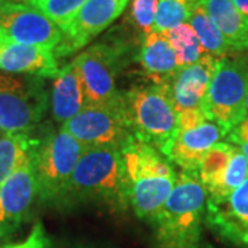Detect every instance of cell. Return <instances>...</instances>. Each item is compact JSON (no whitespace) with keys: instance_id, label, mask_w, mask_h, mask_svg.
Wrapping results in <instances>:
<instances>
[{"instance_id":"cell-1","label":"cell","mask_w":248,"mask_h":248,"mask_svg":"<svg viewBox=\"0 0 248 248\" xmlns=\"http://www.w3.org/2000/svg\"><path fill=\"white\" fill-rule=\"evenodd\" d=\"M207 192L199 171L179 170L175 186L152 221L155 248H197L205 221Z\"/></svg>"},{"instance_id":"cell-2","label":"cell","mask_w":248,"mask_h":248,"mask_svg":"<svg viewBox=\"0 0 248 248\" xmlns=\"http://www.w3.org/2000/svg\"><path fill=\"white\" fill-rule=\"evenodd\" d=\"M122 152L128 181L130 208L140 219L152 223L171 195L178 172L164 155L134 137Z\"/></svg>"},{"instance_id":"cell-3","label":"cell","mask_w":248,"mask_h":248,"mask_svg":"<svg viewBox=\"0 0 248 248\" xmlns=\"http://www.w3.org/2000/svg\"><path fill=\"white\" fill-rule=\"evenodd\" d=\"M66 202H95L116 213L127 211L130 197L122 148L102 146L83 152L72 175Z\"/></svg>"},{"instance_id":"cell-4","label":"cell","mask_w":248,"mask_h":248,"mask_svg":"<svg viewBox=\"0 0 248 248\" xmlns=\"http://www.w3.org/2000/svg\"><path fill=\"white\" fill-rule=\"evenodd\" d=\"M123 110L134 138L169 159L179 125L167 86L152 83L123 91Z\"/></svg>"},{"instance_id":"cell-5","label":"cell","mask_w":248,"mask_h":248,"mask_svg":"<svg viewBox=\"0 0 248 248\" xmlns=\"http://www.w3.org/2000/svg\"><path fill=\"white\" fill-rule=\"evenodd\" d=\"M86 148L68 131L60 128L42 140H33L31 157L42 203L62 204L68 199L72 175Z\"/></svg>"},{"instance_id":"cell-6","label":"cell","mask_w":248,"mask_h":248,"mask_svg":"<svg viewBox=\"0 0 248 248\" xmlns=\"http://www.w3.org/2000/svg\"><path fill=\"white\" fill-rule=\"evenodd\" d=\"M248 63L240 58H218L202 104L207 120L229 134L247 117Z\"/></svg>"},{"instance_id":"cell-7","label":"cell","mask_w":248,"mask_h":248,"mask_svg":"<svg viewBox=\"0 0 248 248\" xmlns=\"http://www.w3.org/2000/svg\"><path fill=\"white\" fill-rule=\"evenodd\" d=\"M122 47L108 43L91 46L72 61L79 75L87 107H122L123 91L117 89Z\"/></svg>"},{"instance_id":"cell-8","label":"cell","mask_w":248,"mask_h":248,"mask_svg":"<svg viewBox=\"0 0 248 248\" xmlns=\"http://www.w3.org/2000/svg\"><path fill=\"white\" fill-rule=\"evenodd\" d=\"M47 98L40 80L0 73V130L29 135L45 116Z\"/></svg>"},{"instance_id":"cell-9","label":"cell","mask_w":248,"mask_h":248,"mask_svg":"<svg viewBox=\"0 0 248 248\" xmlns=\"http://www.w3.org/2000/svg\"><path fill=\"white\" fill-rule=\"evenodd\" d=\"M86 148L120 146L134 135L122 107H86L61 125Z\"/></svg>"},{"instance_id":"cell-10","label":"cell","mask_w":248,"mask_h":248,"mask_svg":"<svg viewBox=\"0 0 248 248\" xmlns=\"http://www.w3.org/2000/svg\"><path fill=\"white\" fill-rule=\"evenodd\" d=\"M0 37L55 50L62 42V31L28 3L10 0L0 7Z\"/></svg>"},{"instance_id":"cell-11","label":"cell","mask_w":248,"mask_h":248,"mask_svg":"<svg viewBox=\"0 0 248 248\" xmlns=\"http://www.w3.org/2000/svg\"><path fill=\"white\" fill-rule=\"evenodd\" d=\"M130 0H86L71 22L62 29V42L55 57L81 50L123 14Z\"/></svg>"},{"instance_id":"cell-12","label":"cell","mask_w":248,"mask_h":248,"mask_svg":"<svg viewBox=\"0 0 248 248\" xmlns=\"http://www.w3.org/2000/svg\"><path fill=\"white\" fill-rule=\"evenodd\" d=\"M36 199L37 184L29 149L17 170L0 186V239L17 231L28 218Z\"/></svg>"},{"instance_id":"cell-13","label":"cell","mask_w":248,"mask_h":248,"mask_svg":"<svg viewBox=\"0 0 248 248\" xmlns=\"http://www.w3.org/2000/svg\"><path fill=\"white\" fill-rule=\"evenodd\" d=\"M207 228L236 248H248V179L222 202H207Z\"/></svg>"},{"instance_id":"cell-14","label":"cell","mask_w":248,"mask_h":248,"mask_svg":"<svg viewBox=\"0 0 248 248\" xmlns=\"http://www.w3.org/2000/svg\"><path fill=\"white\" fill-rule=\"evenodd\" d=\"M217 61L218 58L204 54L195 63L179 68L174 78L166 84L178 113L189 109H202Z\"/></svg>"},{"instance_id":"cell-15","label":"cell","mask_w":248,"mask_h":248,"mask_svg":"<svg viewBox=\"0 0 248 248\" xmlns=\"http://www.w3.org/2000/svg\"><path fill=\"white\" fill-rule=\"evenodd\" d=\"M0 71L55 78L60 68L54 50L14 43L0 37Z\"/></svg>"},{"instance_id":"cell-16","label":"cell","mask_w":248,"mask_h":248,"mask_svg":"<svg viewBox=\"0 0 248 248\" xmlns=\"http://www.w3.org/2000/svg\"><path fill=\"white\" fill-rule=\"evenodd\" d=\"M228 134L218 124L205 120L199 127L179 131L174 141L169 160L181 170L199 171L204 153L222 141Z\"/></svg>"},{"instance_id":"cell-17","label":"cell","mask_w":248,"mask_h":248,"mask_svg":"<svg viewBox=\"0 0 248 248\" xmlns=\"http://www.w3.org/2000/svg\"><path fill=\"white\" fill-rule=\"evenodd\" d=\"M138 61L142 71L155 84H167L179 71L177 54L170 45L167 36L156 31L143 36Z\"/></svg>"},{"instance_id":"cell-18","label":"cell","mask_w":248,"mask_h":248,"mask_svg":"<svg viewBox=\"0 0 248 248\" xmlns=\"http://www.w3.org/2000/svg\"><path fill=\"white\" fill-rule=\"evenodd\" d=\"M87 107L79 75L73 63H68L55 76L51 94V110L58 124L66 123Z\"/></svg>"},{"instance_id":"cell-19","label":"cell","mask_w":248,"mask_h":248,"mask_svg":"<svg viewBox=\"0 0 248 248\" xmlns=\"http://www.w3.org/2000/svg\"><path fill=\"white\" fill-rule=\"evenodd\" d=\"M234 53L248 51V25L232 0H199Z\"/></svg>"},{"instance_id":"cell-20","label":"cell","mask_w":248,"mask_h":248,"mask_svg":"<svg viewBox=\"0 0 248 248\" xmlns=\"http://www.w3.org/2000/svg\"><path fill=\"white\" fill-rule=\"evenodd\" d=\"M233 151L234 143L225 141L215 143L213 148L204 153L199 166V177L205 187L207 197L215 195L221 187L229 169Z\"/></svg>"},{"instance_id":"cell-21","label":"cell","mask_w":248,"mask_h":248,"mask_svg":"<svg viewBox=\"0 0 248 248\" xmlns=\"http://www.w3.org/2000/svg\"><path fill=\"white\" fill-rule=\"evenodd\" d=\"M187 24L193 28L205 54H210L215 58H223V57H229V54L234 53L231 45L226 42L221 31L214 24L213 19L208 17V14L205 13V10L202 7L200 3L195 7Z\"/></svg>"},{"instance_id":"cell-22","label":"cell","mask_w":248,"mask_h":248,"mask_svg":"<svg viewBox=\"0 0 248 248\" xmlns=\"http://www.w3.org/2000/svg\"><path fill=\"white\" fill-rule=\"evenodd\" d=\"M164 35L167 36L170 45L177 54L179 68L195 63L205 54L203 46L195 33L193 28L190 27L187 22L171 28Z\"/></svg>"},{"instance_id":"cell-23","label":"cell","mask_w":248,"mask_h":248,"mask_svg":"<svg viewBox=\"0 0 248 248\" xmlns=\"http://www.w3.org/2000/svg\"><path fill=\"white\" fill-rule=\"evenodd\" d=\"M32 141L29 135L24 134L0 135V186L25 159Z\"/></svg>"},{"instance_id":"cell-24","label":"cell","mask_w":248,"mask_h":248,"mask_svg":"<svg viewBox=\"0 0 248 248\" xmlns=\"http://www.w3.org/2000/svg\"><path fill=\"white\" fill-rule=\"evenodd\" d=\"M199 0H159L153 31L166 33L171 28L187 22Z\"/></svg>"},{"instance_id":"cell-25","label":"cell","mask_w":248,"mask_h":248,"mask_svg":"<svg viewBox=\"0 0 248 248\" xmlns=\"http://www.w3.org/2000/svg\"><path fill=\"white\" fill-rule=\"evenodd\" d=\"M84 1L86 0H24V3L43 13L61 31L73 19Z\"/></svg>"},{"instance_id":"cell-26","label":"cell","mask_w":248,"mask_h":248,"mask_svg":"<svg viewBox=\"0 0 248 248\" xmlns=\"http://www.w3.org/2000/svg\"><path fill=\"white\" fill-rule=\"evenodd\" d=\"M159 0H131L130 18L133 25L142 35L146 36L153 31Z\"/></svg>"},{"instance_id":"cell-27","label":"cell","mask_w":248,"mask_h":248,"mask_svg":"<svg viewBox=\"0 0 248 248\" xmlns=\"http://www.w3.org/2000/svg\"><path fill=\"white\" fill-rule=\"evenodd\" d=\"M3 248H51L50 247V240L46 234L45 228L40 222L35 223L32 228L31 234L22 243L18 244H7L3 246Z\"/></svg>"},{"instance_id":"cell-28","label":"cell","mask_w":248,"mask_h":248,"mask_svg":"<svg viewBox=\"0 0 248 248\" xmlns=\"http://www.w3.org/2000/svg\"><path fill=\"white\" fill-rule=\"evenodd\" d=\"M207 120L202 109H189L178 113V125L179 131H187L199 127Z\"/></svg>"},{"instance_id":"cell-29","label":"cell","mask_w":248,"mask_h":248,"mask_svg":"<svg viewBox=\"0 0 248 248\" xmlns=\"http://www.w3.org/2000/svg\"><path fill=\"white\" fill-rule=\"evenodd\" d=\"M232 1L236 6V9L239 10L240 14L243 16L246 24L248 25V0H232Z\"/></svg>"},{"instance_id":"cell-30","label":"cell","mask_w":248,"mask_h":248,"mask_svg":"<svg viewBox=\"0 0 248 248\" xmlns=\"http://www.w3.org/2000/svg\"><path fill=\"white\" fill-rule=\"evenodd\" d=\"M234 145H237L240 149H241V152L244 153V156H246V159L248 161V143H246V142H239V143H234Z\"/></svg>"},{"instance_id":"cell-31","label":"cell","mask_w":248,"mask_h":248,"mask_svg":"<svg viewBox=\"0 0 248 248\" xmlns=\"http://www.w3.org/2000/svg\"><path fill=\"white\" fill-rule=\"evenodd\" d=\"M6 1H10V0H0V7H1V6H3V4L6 3Z\"/></svg>"},{"instance_id":"cell-32","label":"cell","mask_w":248,"mask_h":248,"mask_svg":"<svg viewBox=\"0 0 248 248\" xmlns=\"http://www.w3.org/2000/svg\"><path fill=\"white\" fill-rule=\"evenodd\" d=\"M247 117H248V94H247Z\"/></svg>"},{"instance_id":"cell-33","label":"cell","mask_w":248,"mask_h":248,"mask_svg":"<svg viewBox=\"0 0 248 248\" xmlns=\"http://www.w3.org/2000/svg\"><path fill=\"white\" fill-rule=\"evenodd\" d=\"M205 248H211V247H208V246H207V247H205Z\"/></svg>"},{"instance_id":"cell-34","label":"cell","mask_w":248,"mask_h":248,"mask_svg":"<svg viewBox=\"0 0 248 248\" xmlns=\"http://www.w3.org/2000/svg\"><path fill=\"white\" fill-rule=\"evenodd\" d=\"M0 248H3V247H0Z\"/></svg>"}]
</instances>
